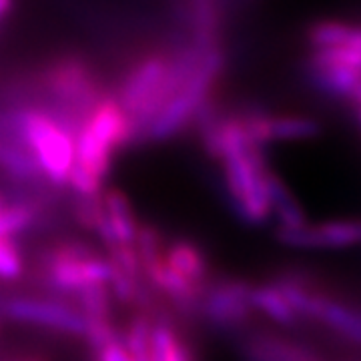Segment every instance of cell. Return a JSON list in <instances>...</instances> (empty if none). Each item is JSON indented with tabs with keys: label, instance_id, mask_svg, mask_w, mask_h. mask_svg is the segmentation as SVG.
<instances>
[{
	"label": "cell",
	"instance_id": "cell-1",
	"mask_svg": "<svg viewBox=\"0 0 361 361\" xmlns=\"http://www.w3.org/2000/svg\"><path fill=\"white\" fill-rule=\"evenodd\" d=\"M4 125L23 142L20 147H26V153L39 165L40 175L52 185H68L75 163V133L59 116L40 109H20L8 113Z\"/></svg>",
	"mask_w": 361,
	"mask_h": 361
},
{
	"label": "cell",
	"instance_id": "cell-2",
	"mask_svg": "<svg viewBox=\"0 0 361 361\" xmlns=\"http://www.w3.org/2000/svg\"><path fill=\"white\" fill-rule=\"evenodd\" d=\"M223 66H225V54L219 47L207 51L199 66H197V71L193 73V77L185 82V87L151 121V125L142 133L141 139H145V141H167L185 129V125L195 118L201 104L209 101L211 89L217 82Z\"/></svg>",
	"mask_w": 361,
	"mask_h": 361
},
{
	"label": "cell",
	"instance_id": "cell-3",
	"mask_svg": "<svg viewBox=\"0 0 361 361\" xmlns=\"http://www.w3.org/2000/svg\"><path fill=\"white\" fill-rule=\"evenodd\" d=\"M44 277L56 291L78 293L90 285L109 283L111 263L82 243H61L44 257Z\"/></svg>",
	"mask_w": 361,
	"mask_h": 361
},
{
	"label": "cell",
	"instance_id": "cell-4",
	"mask_svg": "<svg viewBox=\"0 0 361 361\" xmlns=\"http://www.w3.org/2000/svg\"><path fill=\"white\" fill-rule=\"evenodd\" d=\"M42 82L52 94V99H56L66 111H75V115H78L82 123L92 104L99 101L92 71L82 59L77 56L59 59L44 71Z\"/></svg>",
	"mask_w": 361,
	"mask_h": 361
},
{
	"label": "cell",
	"instance_id": "cell-5",
	"mask_svg": "<svg viewBox=\"0 0 361 361\" xmlns=\"http://www.w3.org/2000/svg\"><path fill=\"white\" fill-rule=\"evenodd\" d=\"M2 313L18 323H28L44 329H54L71 336H82L85 315L75 307L54 299L40 297H11L2 301Z\"/></svg>",
	"mask_w": 361,
	"mask_h": 361
},
{
	"label": "cell",
	"instance_id": "cell-6",
	"mask_svg": "<svg viewBox=\"0 0 361 361\" xmlns=\"http://www.w3.org/2000/svg\"><path fill=\"white\" fill-rule=\"evenodd\" d=\"M249 293H251V285L245 281L225 279L213 285L201 297V311L209 322L221 329L241 327L253 315Z\"/></svg>",
	"mask_w": 361,
	"mask_h": 361
},
{
	"label": "cell",
	"instance_id": "cell-7",
	"mask_svg": "<svg viewBox=\"0 0 361 361\" xmlns=\"http://www.w3.org/2000/svg\"><path fill=\"white\" fill-rule=\"evenodd\" d=\"M279 243L295 249H343L361 245V219L305 223L295 229H277Z\"/></svg>",
	"mask_w": 361,
	"mask_h": 361
},
{
	"label": "cell",
	"instance_id": "cell-8",
	"mask_svg": "<svg viewBox=\"0 0 361 361\" xmlns=\"http://www.w3.org/2000/svg\"><path fill=\"white\" fill-rule=\"evenodd\" d=\"M249 141L257 147L279 141H303L322 133L319 123L307 116H273L263 113H247L241 116Z\"/></svg>",
	"mask_w": 361,
	"mask_h": 361
},
{
	"label": "cell",
	"instance_id": "cell-9",
	"mask_svg": "<svg viewBox=\"0 0 361 361\" xmlns=\"http://www.w3.org/2000/svg\"><path fill=\"white\" fill-rule=\"evenodd\" d=\"M169 66V56L165 54H151L147 59H142L139 65L130 71L121 92L116 97V101L125 109V113L129 115L130 123L137 121V116L141 115L142 109L151 101V97L159 89L161 80L165 77Z\"/></svg>",
	"mask_w": 361,
	"mask_h": 361
},
{
	"label": "cell",
	"instance_id": "cell-10",
	"mask_svg": "<svg viewBox=\"0 0 361 361\" xmlns=\"http://www.w3.org/2000/svg\"><path fill=\"white\" fill-rule=\"evenodd\" d=\"M82 125L113 153L135 141L133 123L116 97H99Z\"/></svg>",
	"mask_w": 361,
	"mask_h": 361
},
{
	"label": "cell",
	"instance_id": "cell-11",
	"mask_svg": "<svg viewBox=\"0 0 361 361\" xmlns=\"http://www.w3.org/2000/svg\"><path fill=\"white\" fill-rule=\"evenodd\" d=\"M265 183H267V197H269L271 215H275L279 221V229H295L301 227L307 221L305 211L301 209L295 195L273 169H267L265 173Z\"/></svg>",
	"mask_w": 361,
	"mask_h": 361
},
{
	"label": "cell",
	"instance_id": "cell-12",
	"mask_svg": "<svg viewBox=\"0 0 361 361\" xmlns=\"http://www.w3.org/2000/svg\"><path fill=\"white\" fill-rule=\"evenodd\" d=\"M247 361H322L313 351L279 337L255 336L243 345Z\"/></svg>",
	"mask_w": 361,
	"mask_h": 361
},
{
	"label": "cell",
	"instance_id": "cell-13",
	"mask_svg": "<svg viewBox=\"0 0 361 361\" xmlns=\"http://www.w3.org/2000/svg\"><path fill=\"white\" fill-rule=\"evenodd\" d=\"M101 201L104 207V215L113 229L118 245H135L139 223L133 213L130 201L121 189H106L101 193Z\"/></svg>",
	"mask_w": 361,
	"mask_h": 361
},
{
	"label": "cell",
	"instance_id": "cell-14",
	"mask_svg": "<svg viewBox=\"0 0 361 361\" xmlns=\"http://www.w3.org/2000/svg\"><path fill=\"white\" fill-rule=\"evenodd\" d=\"M315 322H322L331 331H336L341 337H345L351 343L361 345V310L351 307L345 303H339L331 297L322 295Z\"/></svg>",
	"mask_w": 361,
	"mask_h": 361
},
{
	"label": "cell",
	"instance_id": "cell-15",
	"mask_svg": "<svg viewBox=\"0 0 361 361\" xmlns=\"http://www.w3.org/2000/svg\"><path fill=\"white\" fill-rule=\"evenodd\" d=\"M163 259L171 269L179 273L180 277L189 279L191 283L201 285L205 281L207 271V257L203 251L189 241H175L163 251Z\"/></svg>",
	"mask_w": 361,
	"mask_h": 361
},
{
	"label": "cell",
	"instance_id": "cell-16",
	"mask_svg": "<svg viewBox=\"0 0 361 361\" xmlns=\"http://www.w3.org/2000/svg\"><path fill=\"white\" fill-rule=\"evenodd\" d=\"M249 303H251V310L267 315L271 322L279 323V325H293L299 322V317L287 303L283 293L273 283L251 285Z\"/></svg>",
	"mask_w": 361,
	"mask_h": 361
},
{
	"label": "cell",
	"instance_id": "cell-17",
	"mask_svg": "<svg viewBox=\"0 0 361 361\" xmlns=\"http://www.w3.org/2000/svg\"><path fill=\"white\" fill-rule=\"evenodd\" d=\"M311 44L315 51H331V49H360L361 51V28L360 26L345 25L325 20L311 26Z\"/></svg>",
	"mask_w": 361,
	"mask_h": 361
},
{
	"label": "cell",
	"instance_id": "cell-18",
	"mask_svg": "<svg viewBox=\"0 0 361 361\" xmlns=\"http://www.w3.org/2000/svg\"><path fill=\"white\" fill-rule=\"evenodd\" d=\"M151 361H193V355L171 325L153 323Z\"/></svg>",
	"mask_w": 361,
	"mask_h": 361
},
{
	"label": "cell",
	"instance_id": "cell-19",
	"mask_svg": "<svg viewBox=\"0 0 361 361\" xmlns=\"http://www.w3.org/2000/svg\"><path fill=\"white\" fill-rule=\"evenodd\" d=\"M37 215L39 207L35 203H6L0 209V237L14 239L37 221Z\"/></svg>",
	"mask_w": 361,
	"mask_h": 361
},
{
	"label": "cell",
	"instance_id": "cell-20",
	"mask_svg": "<svg viewBox=\"0 0 361 361\" xmlns=\"http://www.w3.org/2000/svg\"><path fill=\"white\" fill-rule=\"evenodd\" d=\"M151 334L153 322L147 315H137L127 327L123 343L133 361H151Z\"/></svg>",
	"mask_w": 361,
	"mask_h": 361
},
{
	"label": "cell",
	"instance_id": "cell-21",
	"mask_svg": "<svg viewBox=\"0 0 361 361\" xmlns=\"http://www.w3.org/2000/svg\"><path fill=\"white\" fill-rule=\"evenodd\" d=\"M80 313L90 319H109L111 313V289L109 285H90L87 289L78 291Z\"/></svg>",
	"mask_w": 361,
	"mask_h": 361
},
{
	"label": "cell",
	"instance_id": "cell-22",
	"mask_svg": "<svg viewBox=\"0 0 361 361\" xmlns=\"http://www.w3.org/2000/svg\"><path fill=\"white\" fill-rule=\"evenodd\" d=\"M25 261L20 255V249L14 243V239L0 237V279L14 281L23 275Z\"/></svg>",
	"mask_w": 361,
	"mask_h": 361
},
{
	"label": "cell",
	"instance_id": "cell-23",
	"mask_svg": "<svg viewBox=\"0 0 361 361\" xmlns=\"http://www.w3.org/2000/svg\"><path fill=\"white\" fill-rule=\"evenodd\" d=\"M82 336L87 337L92 351H97V349L104 348V345L121 339L111 319H90V317H85V331H82Z\"/></svg>",
	"mask_w": 361,
	"mask_h": 361
},
{
	"label": "cell",
	"instance_id": "cell-24",
	"mask_svg": "<svg viewBox=\"0 0 361 361\" xmlns=\"http://www.w3.org/2000/svg\"><path fill=\"white\" fill-rule=\"evenodd\" d=\"M94 361H133L130 360L129 351L123 343V337L118 341H113L104 348L94 351Z\"/></svg>",
	"mask_w": 361,
	"mask_h": 361
},
{
	"label": "cell",
	"instance_id": "cell-25",
	"mask_svg": "<svg viewBox=\"0 0 361 361\" xmlns=\"http://www.w3.org/2000/svg\"><path fill=\"white\" fill-rule=\"evenodd\" d=\"M13 11V0H0V23Z\"/></svg>",
	"mask_w": 361,
	"mask_h": 361
},
{
	"label": "cell",
	"instance_id": "cell-26",
	"mask_svg": "<svg viewBox=\"0 0 361 361\" xmlns=\"http://www.w3.org/2000/svg\"><path fill=\"white\" fill-rule=\"evenodd\" d=\"M4 205H6V199H4V195L0 193V209H2Z\"/></svg>",
	"mask_w": 361,
	"mask_h": 361
},
{
	"label": "cell",
	"instance_id": "cell-27",
	"mask_svg": "<svg viewBox=\"0 0 361 361\" xmlns=\"http://www.w3.org/2000/svg\"><path fill=\"white\" fill-rule=\"evenodd\" d=\"M16 361H44V360H35V357H30V360H16Z\"/></svg>",
	"mask_w": 361,
	"mask_h": 361
},
{
	"label": "cell",
	"instance_id": "cell-28",
	"mask_svg": "<svg viewBox=\"0 0 361 361\" xmlns=\"http://www.w3.org/2000/svg\"><path fill=\"white\" fill-rule=\"evenodd\" d=\"M0 142H2V139H0Z\"/></svg>",
	"mask_w": 361,
	"mask_h": 361
}]
</instances>
